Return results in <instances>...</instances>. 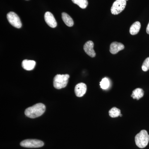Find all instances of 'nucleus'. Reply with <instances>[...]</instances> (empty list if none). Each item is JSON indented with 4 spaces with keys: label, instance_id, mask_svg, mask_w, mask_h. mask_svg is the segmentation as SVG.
I'll return each instance as SVG.
<instances>
[{
    "label": "nucleus",
    "instance_id": "nucleus-2",
    "mask_svg": "<svg viewBox=\"0 0 149 149\" xmlns=\"http://www.w3.org/2000/svg\"><path fill=\"white\" fill-rule=\"evenodd\" d=\"M149 141V135L146 130H141L135 137L136 146L140 148H146L148 146Z\"/></svg>",
    "mask_w": 149,
    "mask_h": 149
},
{
    "label": "nucleus",
    "instance_id": "nucleus-17",
    "mask_svg": "<svg viewBox=\"0 0 149 149\" xmlns=\"http://www.w3.org/2000/svg\"><path fill=\"white\" fill-rule=\"evenodd\" d=\"M110 83L109 80L106 77H105L102 79V81L100 83L101 88L103 90H106L109 87Z\"/></svg>",
    "mask_w": 149,
    "mask_h": 149
},
{
    "label": "nucleus",
    "instance_id": "nucleus-1",
    "mask_svg": "<svg viewBox=\"0 0 149 149\" xmlns=\"http://www.w3.org/2000/svg\"><path fill=\"white\" fill-rule=\"evenodd\" d=\"M45 110V106L40 103L26 109L24 111V114L27 117L30 118H36L42 116Z\"/></svg>",
    "mask_w": 149,
    "mask_h": 149
},
{
    "label": "nucleus",
    "instance_id": "nucleus-5",
    "mask_svg": "<svg viewBox=\"0 0 149 149\" xmlns=\"http://www.w3.org/2000/svg\"><path fill=\"white\" fill-rule=\"evenodd\" d=\"M126 5V0H116L113 4L111 13L114 15H118L124 10Z\"/></svg>",
    "mask_w": 149,
    "mask_h": 149
},
{
    "label": "nucleus",
    "instance_id": "nucleus-6",
    "mask_svg": "<svg viewBox=\"0 0 149 149\" xmlns=\"http://www.w3.org/2000/svg\"><path fill=\"white\" fill-rule=\"evenodd\" d=\"M7 18L9 23L13 26L17 28H21L22 27L21 20L16 13L13 12H10L7 15Z\"/></svg>",
    "mask_w": 149,
    "mask_h": 149
},
{
    "label": "nucleus",
    "instance_id": "nucleus-13",
    "mask_svg": "<svg viewBox=\"0 0 149 149\" xmlns=\"http://www.w3.org/2000/svg\"><path fill=\"white\" fill-rule=\"evenodd\" d=\"M62 18L67 26L71 27H72L74 24L73 19L65 13H62Z\"/></svg>",
    "mask_w": 149,
    "mask_h": 149
},
{
    "label": "nucleus",
    "instance_id": "nucleus-18",
    "mask_svg": "<svg viewBox=\"0 0 149 149\" xmlns=\"http://www.w3.org/2000/svg\"><path fill=\"white\" fill-rule=\"evenodd\" d=\"M142 69L143 71L146 72L149 70V57L147 58L142 65Z\"/></svg>",
    "mask_w": 149,
    "mask_h": 149
},
{
    "label": "nucleus",
    "instance_id": "nucleus-8",
    "mask_svg": "<svg viewBox=\"0 0 149 149\" xmlns=\"http://www.w3.org/2000/svg\"><path fill=\"white\" fill-rule=\"evenodd\" d=\"M87 91V86L85 83H78L74 88V93L77 97H82L86 93Z\"/></svg>",
    "mask_w": 149,
    "mask_h": 149
},
{
    "label": "nucleus",
    "instance_id": "nucleus-14",
    "mask_svg": "<svg viewBox=\"0 0 149 149\" xmlns=\"http://www.w3.org/2000/svg\"><path fill=\"white\" fill-rule=\"evenodd\" d=\"M144 95V92L143 89L141 88H137L133 91L131 97L133 99L139 100L143 97Z\"/></svg>",
    "mask_w": 149,
    "mask_h": 149
},
{
    "label": "nucleus",
    "instance_id": "nucleus-7",
    "mask_svg": "<svg viewBox=\"0 0 149 149\" xmlns=\"http://www.w3.org/2000/svg\"><path fill=\"white\" fill-rule=\"evenodd\" d=\"M94 43L93 41H89L86 42L84 46V50L88 55L91 57H95L96 53L94 50Z\"/></svg>",
    "mask_w": 149,
    "mask_h": 149
},
{
    "label": "nucleus",
    "instance_id": "nucleus-21",
    "mask_svg": "<svg viewBox=\"0 0 149 149\" xmlns=\"http://www.w3.org/2000/svg\"><path fill=\"white\" fill-rule=\"evenodd\" d=\"M128 1V0H126V1Z\"/></svg>",
    "mask_w": 149,
    "mask_h": 149
},
{
    "label": "nucleus",
    "instance_id": "nucleus-12",
    "mask_svg": "<svg viewBox=\"0 0 149 149\" xmlns=\"http://www.w3.org/2000/svg\"><path fill=\"white\" fill-rule=\"evenodd\" d=\"M141 24L139 22H136L130 27V33L131 35H137L140 31L141 29Z\"/></svg>",
    "mask_w": 149,
    "mask_h": 149
},
{
    "label": "nucleus",
    "instance_id": "nucleus-10",
    "mask_svg": "<svg viewBox=\"0 0 149 149\" xmlns=\"http://www.w3.org/2000/svg\"><path fill=\"white\" fill-rule=\"evenodd\" d=\"M125 48L124 45L121 43L118 42H113L110 46V52L113 54H115L119 52Z\"/></svg>",
    "mask_w": 149,
    "mask_h": 149
},
{
    "label": "nucleus",
    "instance_id": "nucleus-11",
    "mask_svg": "<svg viewBox=\"0 0 149 149\" xmlns=\"http://www.w3.org/2000/svg\"><path fill=\"white\" fill-rule=\"evenodd\" d=\"M36 62L33 60H24L22 62V66L25 70H31L35 68Z\"/></svg>",
    "mask_w": 149,
    "mask_h": 149
},
{
    "label": "nucleus",
    "instance_id": "nucleus-20",
    "mask_svg": "<svg viewBox=\"0 0 149 149\" xmlns=\"http://www.w3.org/2000/svg\"><path fill=\"white\" fill-rule=\"evenodd\" d=\"M122 116V114H120V116Z\"/></svg>",
    "mask_w": 149,
    "mask_h": 149
},
{
    "label": "nucleus",
    "instance_id": "nucleus-16",
    "mask_svg": "<svg viewBox=\"0 0 149 149\" xmlns=\"http://www.w3.org/2000/svg\"><path fill=\"white\" fill-rule=\"evenodd\" d=\"M109 115L112 118H116L120 116V110L117 108H112L109 111Z\"/></svg>",
    "mask_w": 149,
    "mask_h": 149
},
{
    "label": "nucleus",
    "instance_id": "nucleus-3",
    "mask_svg": "<svg viewBox=\"0 0 149 149\" xmlns=\"http://www.w3.org/2000/svg\"><path fill=\"white\" fill-rule=\"evenodd\" d=\"M69 77V75L68 74H57L54 77V87L57 89L65 88L68 83Z\"/></svg>",
    "mask_w": 149,
    "mask_h": 149
},
{
    "label": "nucleus",
    "instance_id": "nucleus-4",
    "mask_svg": "<svg viewBox=\"0 0 149 149\" xmlns=\"http://www.w3.org/2000/svg\"><path fill=\"white\" fill-rule=\"evenodd\" d=\"M20 145L24 148H38L43 146L44 143L43 141L37 139H27L22 141Z\"/></svg>",
    "mask_w": 149,
    "mask_h": 149
},
{
    "label": "nucleus",
    "instance_id": "nucleus-19",
    "mask_svg": "<svg viewBox=\"0 0 149 149\" xmlns=\"http://www.w3.org/2000/svg\"><path fill=\"white\" fill-rule=\"evenodd\" d=\"M146 32L149 35V22L146 28Z\"/></svg>",
    "mask_w": 149,
    "mask_h": 149
},
{
    "label": "nucleus",
    "instance_id": "nucleus-15",
    "mask_svg": "<svg viewBox=\"0 0 149 149\" xmlns=\"http://www.w3.org/2000/svg\"><path fill=\"white\" fill-rule=\"evenodd\" d=\"M72 2L79 6L80 8L85 9L88 6V0H72Z\"/></svg>",
    "mask_w": 149,
    "mask_h": 149
},
{
    "label": "nucleus",
    "instance_id": "nucleus-9",
    "mask_svg": "<svg viewBox=\"0 0 149 149\" xmlns=\"http://www.w3.org/2000/svg\"><path fill=\"white\" fill-rule=\"evenodd\" d=\"M45 19L46 23L52 28H55L57 26V22L53 15L49 12H47L45 15Z\"/></svg>",
    "mask_w": 149,
    "mask_h": 149
}]
</instances>
